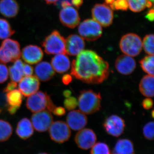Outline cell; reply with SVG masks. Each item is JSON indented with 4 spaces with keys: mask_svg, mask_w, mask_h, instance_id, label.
Masks as SVG:
<instances>
[{
    "mask_svg": "<svg viewBox=\"0 0 154 154\" xmlns=\"http://www.w3.org/2000/svg\"><path fill=\"white\" fill-rule=\"evenodd\" d=\"M70 73L83 82L101 84L109 76V64L95 51L83 50L73 60Z\"/></svg>",
    "mask_w": 154,
    "mask_h": 154,
    "instance_id": "6da1fadb",
    "label": "cell"
},
{
    "mask_svg": "<svg viewBox=\"0 0 154 154\" xmlns=\"http://www.w3.org/2000/svg\"><path fill=\"white\" fill-rule=\"evenodd\" d=\"M101 100L100 93L91 90L82 91L78 101L80 110L86 114L96 113L101 109Z\"/></svg>",
    "mask_w": 154,
    "mask_h": 154,
    "instance_id": "7a4b0ae2",
    "label": "cell"
},
{
    "mask_svg": "<svg viewBox=\"0 0 154 154\" xmlns=\"http://www.w3.org/2000/svg\"><path fill=\"white\" fill-rule=\"evenodd\" d=\"M26 107L33 113H36L47 108L52 112L55 106L52 100L46 93L39 91L28 96L26 101Z\"/></svg>",
    "mask_w": 154,
    "mask_h": 154,
    "instance_id": "3957f363",
    "label": "cell"
},
{
    "mask_svg": "<svg viewBox=\"0 0 154 154\" xmlns=\"http://www.w3.org/2000/svg\"><path fill=\"white\" fill-rule=\"evenodd\" d=\"M20 44L18 42L6 38L0 47V62L2 63L14 62L21 57Z\"/></svg>",
    "mask_w": 154,
    "mask_h": 154,
    "instance_id": "277c9868",
    "label": "cell"
},
{
    "mask_svg": "<svg viewBox=\"0 0 154 154\" xmlns=\"http://www.w3.org/2000/svg\"><path fill=\"white\" fill-rule=\"evenodd\" d=\"M65 41L60 33L54 30L45 38L42 42V46L48 54H66Z\"/></svg>",
    "mask_w": 154,
    "mask_h": 154,
    "instance_id": "5b68a950",
    "label": "cell"
},
{
    "mask_svg": "<svg viewBox=\"0 0 154 154\" xmlns=\"http://www.w3.org/2000/svg\"><path fill=\"white\" fill-rule=\"evenodd\" d=\"M120 49L125 54L135 57L142 49V41L139 36L134 33H128L122 36L119 43Z\"/></svg>",
    "mask_w": 154,
    "mask_h": 154,
    "instance_id": "8992f818",
    "label": "cell"
},
{
    "mask_svg": "<svg viewBox=\"0 0 154 154\" xmlns=\"http://www.w3.org/2000/svg\"><path fill=\"white\" fill-rule=\"evenodd\" d=\"M79 33L80 36L87 41H94L100 38L102 35L101 25L93 19H87L79 26Z\"/></svg>",
    "mask_w": 154,
    "mask_h": 154,
    "instance_id": "52a82bcc",
    "label": "cell"
},
{
    "mask_svg": "<svg viewBox=\"0 0 154 154\" xmlns=\"http://www.w3.org/2000/svg\"><path fill=\"white\" fill-rule=\"evenodd\" d=\"M50 136L52 140L57 143H63L71 136V131L67 123L63 121L53 122L49 128Z\"/></svg>",
    "mask_w": 154,
    "mask_h": 154,
    "instance_id": "ba28073f",
    "label": "cell"
},
{
    "mask_svg": "<svg viewBox=\"0 0 154 154\" xmlns=\"http://www.w3.org/2000/svg\"><path fill=\"white\" fill-rule=\"evenodd\" d=\"M92 17L96 22L104 27H107L112 24L113 12L111 8L105 4L95 5L92 11Z\"/></svg>",
    "mask_w": 154,
    "mask_h": 154,
    "instance_id": "9c48e42d",
    "label": "cell"
},
{
    "mask_svg": "<svg viewBox=\"0 0 154 154\" xmlns=\"http://www.w3.org/2000/svg\"><path fill=\"white\" fill-rule=\"evenodd\" d=\"M31 122L36 131L44 132L49 129L53 122V117L48 110H42L33 114Z\"/></svg>",
    "mask_w": 154,
    "mask_h": 154,
    "instance_id": "30bf717a",
    "label": "cell"
},
{
    "mask_svg": "<svg viewBox=\"0 0 154 154\" xmlns=\"http://www.w3.org/2000/svg\"><path fill=\"white\" fill-rule=\"evenodd\" d=\"M104 128L107 134L118 137L124 132L125 122L121 117L113 115L107 117L103 124Z\"/></svg>",
    "mask_w": 154,
    "mask_h": 154,
    "instance_id": "8fae6325",
    "label": "cell"
},
{
    "mask_svg": "<svg viewBox=\"0 0 154 154\" xmlns=\"http://www.w3.org/2000/svg\"><path fill=\"white\" fill-rule=\"evenodd\" d=\"M97 137L94 131L89 128L80 130L75 137V142L79 147L84 150L91 148L96 143Z\"/></svg>",
    "mask_w": 154,
    "mask_h": 154,
    "instance_id": "7c38bea8",
    "label": "cell"
},
{
    "mask_svg": "<svg viewBox=\"0 0 154 154\" xmlns=\"http://www.w3.org/2000/svg\"><path fill=\"white\" fill-rule=\"evenodd\" d=\"M59 18L63 25L70 28H75L80 21L78 11L71 6L63 8L60 13Z\"/></svg>",
    "mask_w": 154,
    "mask_h": 154,
    "instance_id": "4fadbf2b",
    "label": "cell"
},
{
    "mask_svg": "<svg viewBox=\"0 0 154 154\" xmlns=\"http://www.w3.org/2000/svg\"><path fill=\"white\" fill-rule=\"evenodd\" d=\"M19 83V90L22 95L29 96L37 92L40 82L36 76H28L22 78Z\"/></svg>",
    "mask_w": 154,
    "mask_h": 154,
    "instance_id": "5bb4252c",
    "label": "cell"
},
{
    "mask_svg": "<svg viewBox=\"0 0 154 154\" xmlns=\"http://www.w3.org/2000/svg\"><path fill=\"white\" fill-rule=\"evenodd\" d=\"M67 124L73 130L80 131L83 129L88 123V118L81 110H73L68 114Z\"/></svg>",
    "mask_w": 154,
    "mask_h": 154,
    "instance_id": "9a60e30c",
    "label": "cell"
},
{
    "mask_svg": "<svg viewBox=\"0 0 154 154\" xmlns=\"http://www.w3.org/2000/svg\"><path fill=\"white\" fill-rule=\"evenodd\" d=\"M85 47L84 38L76 34L70 35L66 40V54L71 56L78 55L84 50Z\"/></svg>",
    "mask_w": 154,
    "mask_h": 154,
    "instance_id": "2e32d148",
    "label": "cell"
},
{
    "mask_svg": "<svg viewBox=\"0 0 154 154\" xmlns=\"http://www.w3.org/2000/svg\"><path fill=\"white\" fill-rule=\"evenodd\" d=\"M136 66V63L134 59L126 54L119 56L116 60V69L121 74H131L134 70Z\"/></svg>",
    "mask_w": 154,
    "mask_h": 154,
    "instance_id": "e0dca14e",
    "label": "cell"
},
{
    "mask_svg": "<svg viewBox=\"0 0 154 154\" xmlns=\"http://www.w3.org/2000/svg\"><path fill=\"white\" fill-rule=\"evenodd\" d=\"M22 56L25 62L34 64L42 59L43 53L41 48L37 45H29L22 49Z\"/></svg>",
    "mask_w": 154,
    "mask_h": 154,
    "instance_id": "ac0fdd59",
    "label": "cell"
},
{
    "mask_svg": "<svg viewBox=\"0 0 154 154\" xmlns=\"http://www.w3.org/2000/svg\"><path fill=\"white\" fill-rule=\"evenodd\" d=\"M36 76L42 82H47L54 76L55 72L52 66L47 62H42L35 68Z\"/></svg>",
    "mask_w": 154,
    "mask_h": 154,
    "instance_id": "d6986e66",
    "label": "cell"
},
{
    "mask_svg": "<svg viewBox=\"0 0 154 154\" xmlns=\"http://www.w3.org/2000/svg\"><path fill=\"white\" fill-rule=\"evenodd\" d=\"M19 11V5L16 0H0V13L4 17L14 18Z\"/></svg>",
    "mask_w": 154,
    "mask_h": 154,
    "instance_id": "ffe728a7",
    "label": "cell"
},
{
    "mask_svg": "<svg viewBox=\"0 0 154 154\" xmlns=\"http://www.w3.org/2000/svg\"><path fill=\"white\" fill-rule=\"evenodd\" d=\"M51 63L54 70L59 73L65 72L70 67V62L66 54H60L54 57Z\"/></svg>",
    "mask_w": 154,
    "mask_h": 154,
    "instance_id": "44dd1931",
    "label": "cell"
},
{
    "mask_svg": "<svg viewBox=\"0 0 154 154\" xmlns=\"http://www.w3.org/2000/svg\"><path fill=\"white\" fill-rule=\"evenodd\" d=\"M16 132L22 139L29 138L33 133V128L31 122L28 119H22L17 125Z\"/></svg>",
    "mask_w": 154,
    "mask_h": 154,
    "instance_id": "7402d4cb",
    "label": "cell"
},
{
    "mask_svg": "<svg viewBox=\"0 0 154 154\" xmlns=\"http://www.w3.org/2000/svg\"><path fill=\"white\" fill-rule=\"evenodd\" d=\"M139 90L144 96L153 97L154 96V76L147 75L141 80Z\"/></svg>",
    "mask_w": 154,
    "mask_h": 154,
    "instance_id": "603a6c76",
    "label": "cell"
},
{
    "mask_svg": "<svg viewBox=\"0 0 154 154\" xmlns=\"http://www.w3.org/2000/svg\"><path fill=\"white\" fill-rule=\"evenodd\" d=\"M134 152L133 144L129 140H119L112 151L113 154H132Z\"/></svg>",
    "mask_w": 154,
    "mask_h": 154,
    "instance_id": "cb8c5ba5",
    "label": "cell"
},
{
    "mask_svg": "<svg viewBox=\"0 0 154 154\" xmlns=\"http://www.w3.org/2000/svg\"><path fill=\"white\" fill-rule=\"evenodd\" d=\"M12 66L9 67V73L11 80L15 82H19L23 78L24 64L21 60H15Z\"/></svg>",
    "mask_w": 154,
    "mask_h": 154,
    "instance_id": "d4e9b609",
    "label": "cell"
},
{
    "mask_svg": "<svg viewBox=\"0 0 154 154\" xmlns=\"http://www.w3.org/2000/svg\"><path fill=\"white\" fill-rule=\"evenodd\" d=\"M22 95L20 91L17 89L8 92L6 97L8 107H16L19 109L22 103Z\"/></svg>",
    "mask_w": 154,
    "mask_h": 154,
    "instance_id": "484cf974",
    "label": "cell"
},
{
    "mask_svg": "<svg viewBox=\"0 0 154 154\" xmlns=\"http://www.w3.org/2000/svg\"><path fill=\"white\" fill-rule=\"evenodd\" d=\"M128 7L131 11L139 12L143 11L146 8H151L152 3L149 0H127Z\"/></svg>",
    "mask_w": 154,
    "mask_h": 154,
    "instance_id": "4316f807",
    "label": "cell"
},
{
    "mask_svg": "<svg viewBox=\"0 0 154 154\" xmlns=\"http://www.w3.org/2000/svg\"><path fill=\"white\" fill-rule=\"evenodd\" d=\"M15 30L6 19H0V39H6L15 33Z\"/></svg>",
    "mask_w": 154,
    "mask_h": 154,
    "instance_id": "83f0119b",
    "label": "cell"
},
{
    "mask_svg": "<svg viewBox=\"0 0 154 154\" xmlns=\"http://www.w3.org/2000/svg\"><path fill=\"white\" fill-rule=\"evenodd\" d=\"M154 55H149L140 60V66L143 71L154 76Z\"/></svg>",
    "mask_w": 154,
    "mask_h": 154,
    "instance_id": "f1b7e54d",
    "label": "cell"
},
{
    "mask_svg": "<svg viewBox=\"0 0 154 154\" xmlns=\"http://www.w3.org/2000/svg\"><path fill=\"white\" fill-rule=\"evenodd\" d=\"M13 128L8 122L0 120V142L8 140L12 135Z\"/></svg>",
    "mask_w": 154,
    "mask_h": 154,
    "instance_id": "f546056e",
    "label": "cell"
},
{
    "mask_svg": "<svg viewBox=\"0 0 154 154\" xmlns=\"http://www.w3.org/2000/svg\"><path fill=\"white\" fill-rule=\"evenodd\" d=\"M142 47L147 54L154 55L153 34H149L145 36L142 42Z\"/></svg>",
    "mask_w": 154,
    "mask_h": 154,
    "instance_id": "4dcf8cb0",
    "label": "cell"
},
{
    "mask_svg": "<svg viewBox=\"0 0 154 154\" xmlns=\"http://www.w3.org/2000/svg\"><path fill=\"white\" fill-rule=\"evenodd\" d=\"M91 154H110V149L107 144L97 143L92 147Z\"/></svg>",
    "mask_w": 154,
    "mask_h": 154,
    "instance_id": "1f68e13d",
    "label": "cell"
},
{
    "mask_svg": "<svg viewBox=\"0 0 154 154\" xmlns=\"http://www.w3.org/2000/svg\"><path fill=\"white\" fill-rule=\"evenodd\" d=\"M154 122H150L146 124L143 128L144 136L149 140L154 139Z\"/></svg>",
    "mask_w": 154,
    "mask_h": 154,
    "instance_id": "d6a6232c",
    "label": "cell"
},
{
    "mask_svg": "<svg viewBox=\"0 0 154 154\" xmlns=\"http://www.w3.org/2000/svg\"><path fill=\"white\" fill-rule=\"evenodd\" d=\"M110 6V8L114 10L126 11L128 8L127 0H116Z\"/></svg>",
    "mask_w": 154,
    "mask_h": 154,
    "instance_id": "836d02e7",
    "label": "cell"
},
{
    "mask_svg": "<svg viewBox=\"0 0 154 154\" xmlns=\"http://www.w3.org/2000/svg\"><path fill=\"white\" fill-rule=\"evenodd\" d=\"M65 107L68 110H74L78 105V102L77 99L73 97H69L67 98L64 102Z\"/></svg>",
    "mask_w": 154,
    "mask_h": 154,
    "instance_id": "e575fe53",
    "label": "cell"
},
{
    "mask_svg": "<svg viewBox=\"0 0 154 154\" xmlns=\"http://www.w3.org/2000/svg\"><path fill=\"white\" fill-rule=\"evenodd\" d=\"M9 71L5 65L0 63V84L6 82L8 78Z\"/></svg>",
    "mask_w": 154,
    "mask_h": 154,
    "instance_id": "d590c367",
    "label": "cell"
},
{
    "mask_svg": "<svg viewBox=\"0 0 154 154\" xmlns=\"http://www.w3.org/2000/svg\"><path fill=\"white\" fill-rule=\"evenodd\" d=\"M33 67L27 64H24L23 67V74L25 76H31L33 74Z\"/></svg>",
    "mask_w": 154,
    "mask_h": 154,
    "instance_id": "8d00e7d4",
    "label": "cell"
},
{
    "mask_svg": "<svg viewBox=\"0 0 154 154\" xmlns=\"http://www.w3.org/2000/svg\"><path fill=\"white\" fill-rule=\"evenodd\" d=\"M143 107L146 110H149L153 106V101L150 98L144 99L142 103Z\"/></svg>",
    "mask_w": 154,
    "mask_h": 154,
    "instance_id": "74e56055",
    "label": "cell"
},
{
    "mask_svg": "<svg viewBox=\"0 0 154 154\" xmlns=\"http://www.w3.org/2000/svg\"><path fill=\"white\" fill-rule=\"evenodd\" d=\"M54 114L57 116H63L65 114L66 110L64 108L61 107H55L52 111Z\"/></svg>",
    "mask_w": 154,
    "mask_h": 154,
    "instance_id": "f35d334b",
    "label": "cell"
},
{
    "mask_svg": "<svg viewBox=\"0 0 154 154\" xmlns=\"http://www.w3.org/2000/svg\"><path fill=\"white\" fill-rule=\"evenodd\" d=\"M17 86V83L14 82H11L8 84L7 87L4 89V92L5 93H8L10 91H13V90H15Z\"/></svg>",
    "mask_w": 154,
    "mask_h": 154,
    "instance_id": "ab89813d",
    "label": "cell"
},
{
    "mask_svg": "<svg viewBox=\"0 0 154 154\" xmlns=\"http://www.w3.org/2000/svg\"><path fill=\"white\" fill-rule=\"evenodd\" d=\"M58 5L62 8H65L67 6L72 5V0H60L58 2Z\"/></svg>",
    "mask_w": 154,
    "mask_h": 154,
    "instance_id": "60d3db41",
    "label": "cell"
},
{
    "mask_svg": "<svg viewBox=\"0 0 154 154\" xmlns=\"http://www.w3.org/2000/svg\"><path fill=\"white\" fill-rule=\"evenodd\" d=\"M63 83L65 85H68L71 82H72V78L71 75L69 74H66L64 75L63 77H62Z\"/></svg>",
    "mask_w": 154,
    "mask_h": 154,
    "instance_id": "b9f144b4",
    "label": "cell"
},
{
    "mask_svg": "<svg viewBox=\"0 0 154 154\" xmlns=\"http://www.w3.org/2000/svg\"><path fill=\"white\" fill-rule=\"evenodd\" d=\"M146 18L151 22H153L154 20V13L153 9H151L148 12L146 16Z\"/></svg>",
    "mask_w": 154,
    "mask_h": 154,
    "instance_id": "7bdbcfd3",
    "label": "cell"
},
{
    "mask_svg": "<svg viewBox=\"0 0 154 154\" xmlns=\"http://www.w3.org/2000/svg\"><path fill=\"white\" fill-rule=\"evenodd\" d=\"M83 0H72V5L76 8H79L83 4Z\"/></svg>",
    "mask_w": 154,
    "mask_h": 154,
    "instance_id": "ee69618b",
    "label": "cell"
},
{
    "mask_svg": "<svg viewBox=\"0 0 154 154\" xmlns=\"http://www.w3.org/2000/svg\"><path fill=\"white\" fill-rule=\"evenodd\" d=\"M72 93L69 90H66L64 91L63 93V96L66 97V98H68V97H70Z\"/></svg>",
    "mask_w": 154,
    "mask_h": 154,
    "instance_id": "f6af8a7d",
    "label": "cell"
},
{
    "mask_svg": "<svg viewBox=\"0 0 154 154\" xmlns=\"http://www.w3.org/2000/svg\"><path fill=\"white\" fill-rule=\"evenodd\" d=\"M44 1L46 4H48V5H51V4H56L59 0H44Z\"/></svg>",
    "mask_w": 154,
    "mask_h": 154,
    "instance_id": "bcb514c9",
    "label": "cell"
},
{
    "mask_svg": "<svg viewBox=\"0 0 154 154\" xmlns=\"http://www.w3.org/2000/svg\"><path fill=\"white\" fill-rule=\"evenodd\" d=\"M115 0H105V2L107 4H109V5H111L114 2Z\"/></svg>",
    "mask_w": 154,
    "mask_h": 154,
    "instance_id": "7dc6e473",
    "label": "cell"
},
{
    "mask_svg": "<svg viewBox=\"0 0 154 154\" xmlns=\"http://www.w3.org/2000/svg\"><path fill=\"white\" fill-rule=\"evenodd\" d=\"M152 117H154V110H153L152 111Z\"/></svg>",
    "mask_w": 154,
    "mask_h": 154,
    "instance_id": "c3c4849f",
    "label": "cell"
},
{
    "mask_svg": "<svg viewBox=\"0 0 154 154\" xmlns=\"http://www.w3.org/2000/svg\"><path fill=\"white\" fill-rule=\"evenodd\" d=\"M149 1L150 2H151L152 3L153 2L154 0H149Z\"/></svg>",
    "mask_w": 154,
    "mask_h": 154,
    "instance_id": "681fc988",
    "label": "cell"
},
{
    "mask_svg": "<svg viewBox=\"0 0 154 154\" xmlns=\"http://www.w3.org/2000/svg\"><path fill=\"white\" fill-rule=\"evenodd\" d=\"M38 154H48L47 153H42Z\"/></svg>",
    "mask_w": 154,
    "mask_h": 154,
    "instance_id": "f907efd6",
    "label": "cell"
},
{
    "mask_svg": "<svg viewBox=\"0 0 154 154\" xmlns=\"http://www.w3.org/2000/svg\"><path fill=\"white\" fill-rule=\"evenodd\" d=\"M1 113V110H0V113Z\"/></svg>",
    "mask_w": 154,
    "mask_h": 154,
    "instance_id": "816d5d0a",
    "label": "cell"
},
{
    "mask_svg": "<svg viewBox=\"0 0 154 154\" xmlns=\"http://www.w3.org/2000/svg\"></svg>",
    "mask_w": 154,
    "mask_h": 154,
    "instance_id": "f5cc1de1",
    "label": "cell"
}]
</instances>
